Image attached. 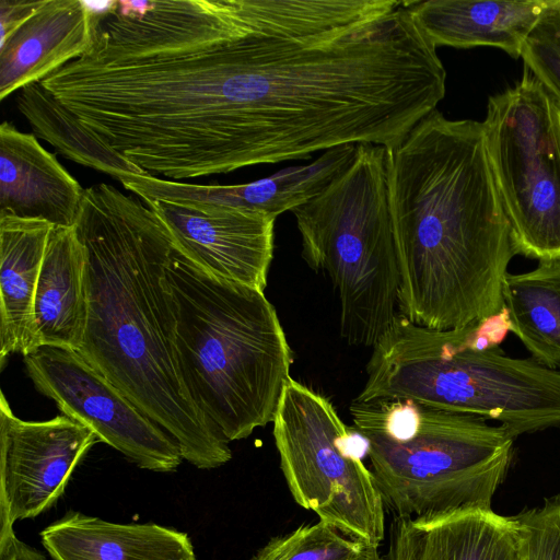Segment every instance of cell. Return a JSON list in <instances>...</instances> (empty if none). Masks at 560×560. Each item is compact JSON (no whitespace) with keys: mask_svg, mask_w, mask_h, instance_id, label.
I'll return each instance as SVG.
<instances>
[{"mask_svg":"<svg viewBox=\"0 0 560 560\" xmlns=\"http://www.w3.org/2000/svg\"><path fill=\"white\" fill-rule=\"evenodd\" d=\"M387 174L398 313L441 330L502 313V283L517 252L482 121L432 110L387 149Z\"/></svg>","mask_w":560,"mask_h":560,"instance_id":"6da1fadb","label":"cell"},{"mask_svg":"<svg viewBox=\"0 0 560 560\" xmlns=\"http://www.w3.org/2000/svg\"><path fill=\"white\" fill-rule=\"evenodd\" d=\"M74 228L85 253L79 354L173 436L186 462L225 465L230 441L195 402L178 361L168 231L141 198L107 184L84 189Z\"/></svg>","mask_w":560,"mask_h":560,"instance_id":"7a4b0ae2","label":"cell"},{"mask_svg":"<svg viewBox=\"0 0 560 560\" xmlns=\"http://www.w3.org/2000/svg\"><path fill=\"white\" fill-rule=\"evenodd\" d=\"M166 281L178 361L197 406L230 442L272 423L293 357L264 291L205 272L174 243Z\"/></svg>","mask_w":560,"mask_h":560,"instance_id":"3957f363","label":"cell"},{"mask_svg":"<svg viewBox=\"0 0 560 560\" xmlns=\"http://www.w3.org/2000/svg\"><path fill=\"white\" fill-rule=\"evenodd\" d=\"M508 312L431 329L397 314L372 347L359 401L406 399L494 420L513 435L560 425V370L506 354Z\"/></svg>","mask_w":560,"mask_h":560,"instance_id":"277c9868","label":"cell"},{"mask_svg":"<svg viewBox=\"0 0 560 560\" xmlns=\"http://www.w3.org/2000/svg\"><path fill=\"white\" fill-rule=\"evenodd\" d=\"M350 413L394 517L492 510L512 460L506 427L406 399H354Z\"/></svg>","mask_w":560,"mask_h":560,"instance_id":"5b68a950","label":"cell"},{"mask_svg":"<svg viewBox=\"0 0 560 560\" xmlns=\"http://www.w3.org/2000/svg\"><path fill=\"white\" fill-rule=\"evenodd\" d=\"M291 212L303 259L328 277L338 295L340 336L349 345L373 347L398 314L387 149L357 144L350 164Z\"/></svg>","mask_w":560,"mask_h":560,"instance_id":"8992f818","label":"cell"},{"mask_svg":"<svg viewBox=\"0 0 560 560\" xmlns=\"http://www.w3.org/2000/svg\"><path fill=\"white\" fill-rule=\"evenodd\" d=\"M272 435L289 492L301 508L350 537L384 541L386 508L362 460L368 442L343 423L328 398L290 378Z\"/></svg>","mask_w":560,"mask_h":560,"instance_id":"52a82bcc","label":"cell"},{"mask_svg":"<svg viewBox=\"0 0 560 560\" xmlns=\"http://www.w3.org/2000/svg\"><path fill=\"white\" fill-rule=\"evenodd\" d=\"M497 188L517 254L560 257V104L525 69L489 97L482 121Z\"/></svg>","mask_w":560,"mask_h":560,"instance_id":"ba28073f","label":"cell"},{"mask_svg":"<svg viewBox=\"0 0 560 560\" xmlns=\"http://www.w3.org/2000/svg\"><path fill=\"white\" fill-rule=\"evenodd\" d=\"M36 389L62 415L94 432L138 467L175 471L183 462L177 442L147 417L75 350L40 347L23 357Z\"/></svg>","mask_w":560,"mask_h":560,"instance_id":"9c48e42d","label":"cell"},{"mask_svg":"<svg viewBox=\"0 0 560 560\" xmlns=\"http://www.w3.org/2000/svg\"><path fill=\"white\" fill-rule=\"evenodd\" d=\"M97 441L92 430L65 415L24 421L1 394L0 528L50 509Z\"/></svg>","mask_w":560,"mask_h":560,"instance_id":"30bf717a","label":"cell"},{"mask_svg":"<svg viewBox=\"0 0 560 560\" xmlns=\"http://www.w3.org/2000/svg\"><path fill=\"white\" fill-rule=\"evenodd\" d=\"M145 203L162 221L175 247L198 268L265 291L277 218L213 203L161 199Z\"/></svg>","mask_w":560,"mask_h":560,"instance_id":"8fae6325","label":"cell"},{"mask_svg":"<svg viewBox=\"0 0 560 560\" xmlns=\"http://www.w3.org/2000/svg\"><path fill=\"white\" fill-rule=\"evenodd\" d=\"M357 144L324 151L307 165L283 168L268 177L240 185H197L149 175L120 179L124 187L144 202L170 200L247 208L277 218L319 194L353 160Z\"/></svg>","mask_w":560,"mask_h":560,"instance_id":"7c38bea8","label":"cell"},{"mask_svg":"<svg viewBox=\"0 0 560 560\" xmlns=\"http://www.w3.org/2000/svg\"><path fill=\"white\" fill-rule=\"evenodd\" d=\"M84 189L32 133L0 126V217L75 225Z\"/></svg>","mask_w":560,"mask_h":560,"instance_id":"4fadbf2b","label":"cell"},{"mask_svg":"<svg viewBox=\"0 0 560 560\" xmlns=\"http://www.w3.org/2000/svg\"><path fill=\"white\" fill-rule=\"evenodd\" d=\"M387 560H520L517 524L492 510L394 517Z\"/></svg>","mask_w":560,"mask_h":560,"instance_id":"5bb4252c","label":"cell"},{"mask_svg":"<svg viewBox=\"0 0 560 560\" xmlns=\"http://www.w3.org/2000/svg\"><path fill=\"white\" fill-rule=\"evenodd\" d=\"M91 39L88 1L44 0L34 15L0 44V100L82 57Z\"/></svg>","mask_w":560,"mask_h":560,"instance_id":"9a60e30c","label":"cell"},{"mask_svg":"<svg viewBox=\"0 0 560 560\" xmlns=\"http://www.w3.org/2000/svg\"><path fill=\"white\" fill-rule=\"evenodd\" d=\"M52 560H198L187 533L68 511L39 533Z\"/></svg>","mask_w":560,"mask_h":560,"instance_id":"2e32d148","label":"cell"},{"mask_svg":"<svg viewBox=\"0 0 560 560\" xmlns=\"http://www.w3.org/2000/svg\"><path fill=\"white\" fill-rule=\"evenodd\" d=\"M555 0L412 1L413 19L435 46H490L521 57L524 43Z\"/></svg>","mask_w":560,"mask_h":560,"instance_id":"e0dca14e","label":"cell"},{"mask_svg":"<svg viewBox=\"0 0 560 560\" xmlns=\"http://www.w3.org/2000/svg\"><path fill=\"white\" fill-rule=\"evenodd\" d=\"M46 221L0 217V363L37 349L34 302L51 230Z\"/></svg>","mask_w":560,"mask_h":560,"instance_id":"ac0fdd59","label":"cell"},{"mask_svg":"<svg viewBox=\"0 0 560 560\" xmlns=\"http://www.w3.org/2000/svg\"><path fill=\"white\" fill-rule=\"evenodd\" d=\"M85 253L75 228L55 226L37 282L34 317L37 349L78 351L86 318Z\"/></svg>","mask_w":560,"mask_h":560,"instance_id":"d6986e66","label":"cell"},{"mask_svg":"<svg viewBox=\"0 0 560 560\" xmlns=\"http://www.w3.org/2000/svg\"><path fill=\"white\" fill-rule=\"evenodd\" d=\"M502 296L510 330L536 362L560 370V257L541 259L527 272H508Z\"/></svg>","mask_w":560,"mask_h":560,"instance_id":"ffe728a7","label":"cell"},{"mask_svg":"<svg viewBox=\"0 0 560 560\" xmlns=\"http://www.w3.org/2000/svg\"><path fill=\"white\" fill-rule=\"evenodd\" d=\"M16 104L34 136L50 143L67 159L117 180L132 174L149 175L83 125L42 82L22 88Z\"/></svg>","mask_w":560,"mask_h":560,"instance_id":"44dd1931","label":"cell"},{"mask_svg":"<svg viewBox=\"0 0 560 560\" xmlns=\"http://www.w3.org/2000/svg\"><path fill=\"white\" fill-rule=\"evenodd\" d=\"M378 547L318 521L271 537L252 560H383Z\"/></svg>","mask_w":560,"mask_h":560,"instance_id":"7402d4cb","label":"cell"},{"mask_svg":"<svg viewBox=\"0 0 560 560\" xmlns=\"http://www.w3.org/2000/svg\"><path fill=\"white\" fill-rule=\"evenodd\" d=\"M521 57L526 69L560 102V0L540 16Z\"/></svg>","mask_w":560,"mask_h":560,"instance_id":"603a6c76","label":"cell"},{"mask_svg":"<svg viewBox=\"0 0 560 560\" xmlns=\"http://www.w3.org/2000/svg\"><path fill=\"white\" fill-rule=\"evenodd\" d=\"M520 537V560H560V498L514 516Z\"/></svg>","mask_w":560,"mask_h":560,"instance_id":"cb8c5ba5","label":"cell"},{"mask_svg":"<svg viewBox=\"0 0 560 560\" xmlns=\"http://www.w3.org/2000/svg\"><path fill=\"white\" fill-rule=\"evenodd\" d=\"M44 0H1L0 1V44L4 43L42 7Z\"/></svg>","mask_w":560,"mask_h":560,"instance_id":"d4e9b609","label":"cell"},{"mask_svg":"<svg viewBox=\"0 0 560 560\" xmlns=\"http://www.w3.org/2000/svg\"><path fill=\"white\" fill-rule=\"evenodd\" d=\"M0 560H47L38 549L22 541L13 527L0 528Z\"/></svg>","mask_w":560,"mask_h":560,"instance_id":"484cf974","label":"cell"},{"mask_svg":"<svg viewBox=\"0 0 560 560\" xmlns=\"http://www.w3.org/2000/svg\"><path fill=\"white\" fill-rule=\"evenodd\" d=\"M559 104H560V102H559Z\"/></svg>","mask_w":560,"mask_h":560,"instance_id":"4316f807","label":"cell"}]
</instances>
